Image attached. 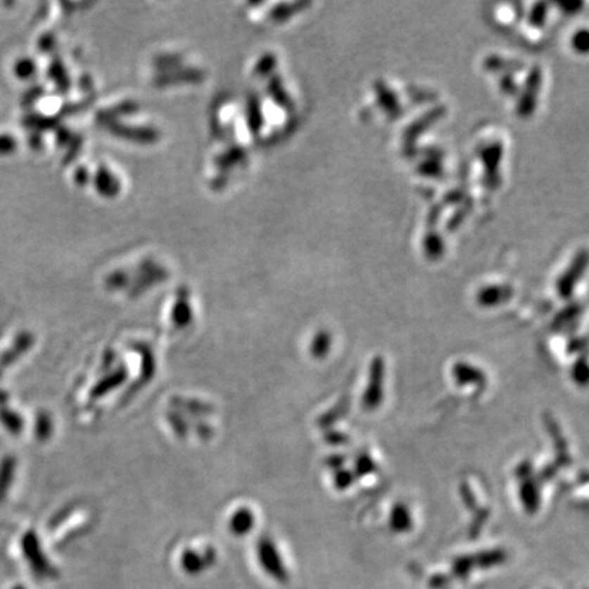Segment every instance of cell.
Returning <instances> with one entry per match:
<instances>
[{"label":"cell","mask_w":589,"mask_h":589,"mask_svg":"<svg viewBox=\"0 0 589 589\" xmlns=\"http://www.w3.org/2000/svg\"><path fill=\"white\" fill-rule=\"evenodd\" d=\"M15 145L14 139L10 137H0V152H8Z\"/></svg>","instance_id":"4"},{"label":"cell","mask_w":589,"mask_h":589,"mask_svg":"<svg viewBox=\"0 0 589 589\" xmlns=\"http://www.w3.org/2000/svg\"><path fill=\"white\" fill-rule=\"evenodd\" d=\"M17 71H18V74L23 77V78H26L27 75H30L32 72H34V63H32V62H29V61H22L18 63L17 65Z\"/></svg>","instance_id":"3"},{"label":"cell","mask_w":589,"mask_h":589,"mask_svg":"<svg viewBox=\"0 0 589 589\" xmlns=\"http://www.w3.org/2000/svg\"><path fill=\"white\" fill-rule=\"evenodd\" d=\"M545 15V10H538V8L535 10V8H533V14H532V17H531V22H532V25H536V26L542 25V21H543Z\"/></svg>","instance_id":"5"},{"label":"cell","mask_w":589,"mask_h":589,"mask_svg":"<svg viewBox=\"0 0 589 589\" xmlns=\"http://www.w3.org/2000/svg\"><path fill=\"white\" fill-rule=\"evenodd\" d=\"M571 43H573V46H574L576 51H578V52H589V30H587V29L578 30L574 34Z\"/></svg>","instance_id":"2"},{"label":"cell","mask_w":589,"mask_h":589,"mask_svg":"<svg viewBox=\"0 0 589 589\" xmlns=\"http://www.w3.org/2000/svg\"><path fill=\"white\" fill-rule=\"evenodd\" d=\"M587 261H588L587 254L583 253V254L577 255V258L574 260L571 267H570V272L567 273L566 276L561 281V289H562L564 293H569L570 289H571V286H573V283L577 279H580V276H581V273H583V270H584V267L587 265Z\"/></svg>","instance_id":"1"}]
</instances>
